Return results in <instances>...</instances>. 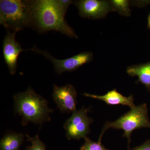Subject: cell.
<instances>
[{
    "instance_id": "7c38bea8",
    "label": "cell",
    "mask_w": 150,
    "mask_h": 150,
    "mask_svg": "<svg viewBox=\"0 0 150 150\" xmlns=\"http://www.w3.org/2000/svg\"><path fill=\"white\" fill-rule=\"evenodd\" d=\"M24 140L22 134H8L1 140V150H18Z\"/></svg>"
},
{
    "instance_id": "9a60e30c",
    "label": "cell",
    "mask_w": 150,
    "mask_h": 150,
    "mask_svg": "<svg viewBox=\"0 0 150 150\" xmlns=\"http://www.w3.org/2000/svg\"><path fill=\"white\" fill-rule=\"evenodd\" d=\"M26 137L31 144L28 147L27 150H46L45 145L39 139L38 135H36L34 137H30L27 135Z\"/></svg>"
},
{
    "instance_id": "8992f818",
    "label": "cell",
    "mask_w": 150,
    "mask_h": 150,
    "mask_svg": "<svg viewBox=\"0 0 150 150\" xmlns=\"http://www.w3.org/2000/svg\"><path fill=\"white\" fill-rule=\"evenodd\" d=\"M32 50L43 55L50 60L54 65L55 71L58 74H61L64 72L75 71L82 65L91 62L93 57L91 52H84L68 59L60 60L54 58L47 51L39 50L35 46Z\"/></svg>"
},
{
    "instance_id": "52a82bcc",
    "label": "cell",
    "mask_w": 150,
    "mask_h": 150,
    "mask_svg": "<svg viewBox=\"0 0 150 150\" xmlns=\"http://www.w3.org/2000/svg\"><path fill=\"white\" fill-rule=\"evenodd\" d=\"M52 97L58 109L63 113L76 110L77 93L74 87L70 84L62 86H53Z\"/></svg>"
},
{
    "instance_id": "ba28073f",
    "label": "cell",
    "mask_w": 150,
    "mask_h": 150,
    "mask_svg": "<svg viewBox=\"0 0 150 150\" xmlns=\"http://www.w3.org/2000/svg\"><path fill=\"white\" fill-rule=\"evenodd\" d=\"M75 4L82 17L98 19L104 17L111 11H114L110 1L99 0H81Z\"/></svg>"
},
{
    "instance_id": "e0dca14e",
    "label": "cell",
    "mask_w": 150,
    "mask_h": 150,
    "mask_svg": "<svg viewBox=\"0 0 150 150\" xmlns=\"http://www.w3.org/2000/svg\"><path fill=\"white\" fill-rule=\"evenodd\" d=\"M132 150H150V140L139 146L136 147Z\"/></svg>"
},
{
    "instance_id": "ac0fdd59",
    "label": "cell",
    "mask_w": 150,
    "mask_h": 150,
    "mask_svg": "<svg viewBox=\"0 0 150 150\" xmlns=\"http://www.w3.org/2000/svg\"><path fill=\"white\" fill-rule=\"evenodd\" d=\"M148 22H149V27L150 28V15L149 16V21H148Z\"/></svg>"
},
{
    "instance_id": "30bf717a",
    "label": "cell",
    "mask_w": 150,
    "mask_h": 150,
    "mask_svg": "<svg viewBox=\"0 0 150 150\" xmlns=\"http://www.w3.org/2000/svg\"><path fill=\"white\" fill-rule=\"evenodd\" d=\"M83 95L87 97L102 100L109 105H122L129 106L131 109L136 106L134 103L133 96L131 95L128 97L124 96L118 92L115 89L108 92L102 96L86 93L83 94Z\"/></svg>"
},
{
    "instance_id": "2e32d148",
    "label": "cell",
    "mask_w": 150,
    "mask_h": 150,
    "mask_svg": "<svg viewBox=\"0 0 150 150\" xmlns=\"http://www.w3.org/2000/svg\"><path fill=\"white\" fill-rule=\"evenodd\" d=\"M55 2L60 12L65 16L67 10L70 5L73 3V1L71 0H55Z\"/></svg>"
},
{
    "instance_id": "8fae6325",
    "label": "cell",
    "mask_w": 150,
    "mask_h": 150,
    "mask_svg": "<svg viewBox=\"0 0 150 150\" xmlns=\"http://www.w3.org/2000/svg\"><path fill=\"white\" fill-rule=\"evenodd\" d=\"M126 72L130 76H137L138 81L150 89V62L129 66L127 68Z\"/></svg>"
},
{
    "instance_id": "4fadbf2b",
    "label": "cell",
    "mask_w": 150,
    "mask_h": 150,
    "mask_svg": "<svg viewBox=\"0 0 150 150\" xmlns=\"http://www.w3.org/2000/svg\"><path fill=\"white\" fill-rule=\"evenodd\" d=\"M110 2L114 11H117L120 14L125 16H129L131 15L129 1L126 0H112Z\"/></svg>"
},
{
    "instance_id": "277c9868",
    "label": "cell",
    "mask_w": 150,
    "mask_h": 150,
    "mask_svg": "<svg viewBox=\"0 0 150 150\" xmlns=\"http://www.w3.org/2000/svg\"><path fill=\"white\" fill-rule=\"evenodd\" d=\"M150 127L146 104L136 105L115 121L106 122L103 128L98 142H101L103 136L108 129L110 128L121 129L124 131L123 137L127 138L129 147L131 134L134 130Z\"/></svg>"
},
{
    "instance_id": "5bb4252c",
    "label": "cell",
    "mask_w": 150,
    "mask_h": 150,
    "mask_svg": "<svg viewBox=\"0 0 150 150\" xmlns=\"http://www.w3.org/2000/svg\"><path fill=\"white\" fill-rule=\"evenodd\" d=\"M84 144L80 150H108L101 144V142H94L87 137L84 139Z\"/></svg>"
},
{
    "instance_id": "6da1fadb",
    "label": "cell",
    "mask_w": 150,
    "mask_h": 150,
    "mask_svg": "<svg viewBox=\"0 0 150 150\" xmlns=\"http://www.w3.org/2000/svg\"><path fill=\"white\" fill-rule=\"evenodd\" d=\"M32 24L39 32L54 30L71 38H78L74 30L68 25L55 0L31 1Z\"/></svg>"
},
{
    "instance_id": "5b68a950",
    "label": "cell",
    "mask_w": 150,
    "mask_h": 150,
    "mask_svg": "<svg viewBox=\"0 0 150 150\" xmlns=\"http://www.w3.org/2000/svg\"><path fill=\"white\" fill-rule=\"evenodd\" d=\"M88 109L81 108L72 112V115L64 124L66 136L68 140L84 139L90 132V126L93 122L88 115Z\"/></svg>"
},
{
    "instance_id": "3957f363",
    "label": "cell",
    "mask_w": 150,
    "mask_h": 150,
    "mask_svg": "<svg viewBox=\"0 0 150 150\" xmlns=\"http://www.w3.org/2000/svg\"><path fill=\"white\" fill-rule=\"evenodd\" d=\"M31 1L1 0L0 24L5 28L19 31L32 24Z\"/></svg>"
},
{
    "instance_id": "9c48e42d",
    "label": "cell",
    "mask_w": 150,
    "mask_h": 150,
    "mask_svg": "<svg viewBox=\"0 0 150 150\" xmlns=\"http://www.w3.org/2000/svg\"><path fill=\"white\" fill-rule=\"evenodd\" d=\"M17 32L8 31L3 41V55L11 75H14L16 72L19 55L23 51H26L23 49L20 43L16 40Z\"/></svg>"
},
{
    "instance_id": "7a4b0ae2",
    "label": "cell",
    "mask_w": 150,
    "mask_h": 150,
    "mask_svg": "<svg viewBox=\"0 0 150 150\" xmlns=\"http://www.w3.org/2000/svg\"><path fill=\"white\" fill-rule=\"evenodd\" d=\"M13 99L15 112L21 116L22 126L30 122L41 124L51 121L50 114L53 110L48 106V101L31 88L16 94Z\"/></svg>"
}]
</instances>
